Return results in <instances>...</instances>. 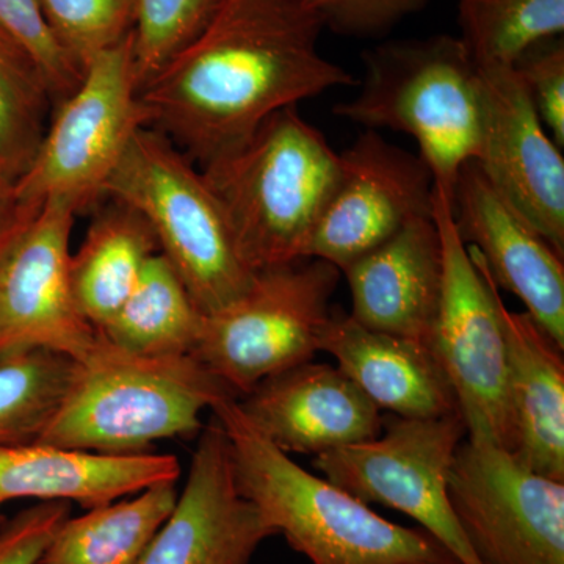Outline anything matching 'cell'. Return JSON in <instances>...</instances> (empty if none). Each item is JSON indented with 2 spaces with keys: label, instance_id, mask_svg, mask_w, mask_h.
Returning <instances> with one entry per match:
<instances>
[{
  "label": "cell",
  "instance_id": "30",
  "mask_svg": "<svg viewBox=\"0 0 564 564\" xmlns=\"http://www.w3.org/2000/svg\"><path fill=\"white\" fill-rule=\"evenodd\" d=\"M0 29L31 52L50 84L54 109L61 106L76 90L84 69L52 35L39 0H0Z\"/></svg>",
  "mask_w": 564,
  "mask_h": 564
},
{
  "label": "cell",
  "instance_id": "25",
  "mask_svg": "<svg viewBox=\"0 0 564 564\" xmlns=\"http://www.w3.org/2000/svg\"><path fill=\"white\" fill-rule=\"evenodd\" d=\"M458 24L477 68L513 66L534 44L563 36L564 0H458Z\"/></svg>",
  "mask_w": 564,
  "mask_h": 564
},
{
  "label": "cell",
  "instance_id": "17",
  "mask_svg": "<svg viewBox=\"0 0 564 564\" xmlns=\"http://www.w3.org/2000/svg\"><path fill=\"white\" fill-rule=\"evenodd\" d=\"M240 410L288 455H322L375 440L383 411L329 364H300L265 378L237 399Z\"/></svg>",
  "mask_w": 564,
  "mask_h": 564
},
{
  "label": "cell",
  "instance_id": "16",
  "mask_svg": "<svg viewBox=\"0 0 564 564\" xmlns=\"http://www.w3.org/2000/svg\"><path fill=\"white\" fill-rule=\"evenodd\" d=\"M459 239L478 252L497 288L564 350V263L543 234L486 180L475 161L459 170L451 199Z\"/></svg>",
  "mask_w": 564,
  "mask_h": 564
},
{
  "label": "cell",
  "instance_id": "31",
  "mask_svg": "<svg viewBox=\"0 0 564 564\" xmlns=\"http://www.w3.org/2000/svg\"><path fill=\"white\" fill-rule=\"evenodd\" d=\"M513 68L521 77L538 117L552 139L564 148L563 36L541 41L519 57Z\"/></svg>",
  "mask_w": 564,
  "mask_h": 564
},
{
  "label": "cell",
  "instance_id": "8",
  "mask_svg": "<svg viewBox=\"0 0 564 564\" xmlns=\"http://www.w3.org/2000/svg\"><path fill=\"white\" fill-rule=\"evenodd\" d=\"M148 126L133 63V32L84 69L76 90L52 110L39 151L14 184L24 202L57 199L77 215L106 199L111 174Z\"/></svg>",
  "mask_w": 564,
  "mask_h": 564
},
{
  "label": "cell",
  "instance_id": "34",
  "mask_svg": "<svg viewBox=\"0 0 564 564\" xmlns=\"http://www.w3.org/2000/svg\"><path fill=\"white\" fill-rule=\"evenodd\" d=\"M40 209L41 206L21 199L14 187L0 192V261L32 225Z\"/></svg>",
  "mask_w": 564,
  "mask_h": 564
},
{
  "label": "cell",
  "instance_id": "13",
  "mask_svg": "<svg viewBox=\"0 0 564 564\" xmlns=\"http://www.w3.org/2000/svg\"><path fill=\"white\" fill-rule=\"evenodd\" d=\"M77 212L44 203L32 225L0 261V355L62 352L77 361L98 329L84 317L70 284V234Z\"/></svg>",
  "mask_w": 564,
  "mask_h": 564
},
{
  "label": "cell",
  "instance_id": "7",
  "mask_svg": "<svg viewBox=\"0 0 564 564\" xmlns=\"http://www.w3.org/2000/svg\"><path fill=\"white\" fill-rule=\"evenodd\" d=\"M340 274L313 258L256 272L242 295L204 315L193 358L237 399L272 375L313 361Z\"/></svg>",
  "mask_w": 564,
  "mask_h": 564
},
{
  "label": "cell",
  "instance_id": "21",
  "mask_svg": "<svg viewBox=\"0 0 564 564\" xmlns=\"http://www.w3.org/2000/svg\"><path fill=\"white\" fill-rule=\"evenodd\" d=\"M507 348L513 455L534 473L564 481L563 348L527 313L499 302Z\"/></svg>",
  "mask_w": 564,
  "mask_h": 564
},
{
  "label": "cell",
  "instance_id": "10",
  "mask_svg": "<svg viewBox=\"0 0 564 564\" xmlns=\"http://www.w3.org/2000/svg\"><path fill=\"white\" fill-rule=\"evenodd\" d=\"M462 414L403 419L384 414L375 440L314 456V469L361 502L410 516L458 564H481L448 499V473L466 440Z\"/></svg>",
  "mask_w": 564,
  "mask_h": 564
},
{
  "label": "cell",
  "instance_id": "36",
  "mask_svg": "<svg viewBox=\"0 0 564 564\" xmlns=\"http://www.w3.org/2000/svg\"><path fill=\"white\" fill-rule=\"evenodd\" d=\"M0 518H2V516H0Z\"/></svg>",
  "mask_w": 564,
  "mask_h": 564
},
{
  "label": "cell",
  "instance_id": "3",
  "mask_svg": "<svg viewBox=\"0 0 564 564\" xmlns=\"http://www.w3.org/2000/svg\"><path fill=\"white\" fill-rule=\"evenodd\" d=\"M210 413L228 434L239 491L311 563L458 564L425 530L393 524L339 486L304 470L245 417L237 399L218 403Z\"/></svg>",
  "mask_w": 564,
  "mask_h": 564
},
{
  "label": "cell",
  "instance_id": "33",
  "mask_svg": "<svg viewBox=\"0 0 564 564\" xmlns=\"http://www.w3.org/2000/svg\"><path fill=\"white\" fill-rule=\"evenodd\" d=\"M70 516L68 502H36L0 518V564H40L52 538Z\"/></svg>",
  "mask_w": 564,
  "mask_h": 564
},
{
  "label": "cell",
  "instance_id": "29",
  "mask_svg": "<svg viewBox=\"0 0 564 564\" xmlns=\"http://www.w3.org/2000/svg\"><path fill=\"white\" fill-rule=\"evenodd\" d=\"M220 0H137L133 63L140 91L206 28Z\"/></svg>",
  "mask_w": 564,
  "mask_h": 564
},
{
  "label": "cell",
  "instance_id": "28",
  "mask_svg": "<svg viewBox=\"0 0 564 564\" xmlns=\"http://www.w3.org/2000/svg\"><path fill=\"white\" fill-rule=\"evenodd\" d=\"M63 51L82 69L133 32L137 0H39Z\"/></svg>",
  "mask_w": 564,
  "mask_h": 564
},
{
  "label": "cell",
  "instance_id": "20",
  "mask_svg": "<svg viewBox=\"0 0 564 564\" xmlns=\"http://www.w3.org/2000/svg\"><path fill=\"white\" fill-rule=\"evenodd\" d=\"M321 351L332 355L380 411L403 419H434L458 411L454 389L430 344L375 332L350 314L333 311Z\"/></svg>",
  "mask_w": 564,
  "mask_h": 564
},
{
  "label": "cell",
  "instance_id": "6",
  "mask_svg": "<svg viewBox=\"0 0 564 564\" xmlns=\"http://www.w3.org/2000/svg\"><path fill=\"white\" fill-rule=\"evenodd\" d=\"M139 212L159 252L204 315L242 295L254 272L245 262L228 215L188 155L155 129H139L106 187V199Z\"/></svg>",
  "mask_w": 564,
  "mask_h": 564
},
{
  "label": "cell",
  "instance_id": "9",
  "mask_svg": "<svg viewBox=\"0 0 564 564\" xmlns=\"http://www.w3.org/2000/svg\"><path fill=\"white\" fill-rule=\"evenodd\" d=\"M433 217L443 240L444 276L430 347L454 389L467 440L514 452L500 293L478 252L459 239L451 202L434 185Z\"/></svg>",
  "mask_w": 564,
  "mask_h": 564
},
{
  "label": "cell",
  "instance_id": "15",
  "mask_svg": "<svg viewBox=\"0 0 564 564\" xmlns=\"http://www.w3.org/2000/svg\"><path fill=\"white\" fill-rule=\"evenodd\" d=\"M272 536L273 527L239 491L228 434L212 415L174 510L139 564H251Z\"/></svg>",
  "mask_w": 564,
  "mask_h": 564
},
{
  "label": "cell",
  "instance_id": "5",
  "mask_svg": "<svg viewBox=\"0 0 564 564\" xmlns=\"http://www.w3.org/2000/svg\"><path fill=\"white\" fill-rule=\"evenodd\" d=\"M366 77L334 113L369 131L406 133L434 185L454 193L459 170L474 161L481 131L480 73L458 36L397 40L364 52Z\"/></svg>",
  "mask_w": 564,
  "mask_h": 564
},
{
  "label": "cell",
  "instance_id": "22",
  "mask_svg": "<svg viewBox=\"0 0 564 564\" xmlns=\"http://www.w3.org/2000/svg\"><path fill=\"white\" fill-rule=\"evenodd\" d=\"M93 218L79 250L70 252L74 296L84 317L101 329L128 300L159 245L148 221L107 198Z\"/></svg>",
  "mask_w": 564,
  "mask_h": 564
},
{
  "label": "cell",
  "instance_id": "1",
  "mask_svg": "<svg viewBox=\"0 0 564 564\" xmlns=\"http://www.w3.org/2000/svg\"><path fill=\"white\" fill-rule=\"evenodd\" d=\"M325 25L304 0H220L206 28L140 91L148 128L199 169L272 115L355 77L323 57Z\"/></svg>",
  "mask_w": 564,
  "mask_h": 564
},
{
  "label": "cell",
  "instance_id": "23",
  "mask_svg": "<svg viewBox=\"0 0 564 564\" xmlns=\"http://www.w3.org/2000/svg\"><path fill=\"white\" fill-rule=\"evenodd\" d=\"M177 481H161L87 513L69 516L40 564H139L177 502Z\"/></svg>",
  "mask_w": 564,
  "mask_h": 564
},
{
  "label": "cell",
  "instance_id": "24",
  "mask_svg": "<svg viewBox=\"0 0 564 564\" xmlns=\"http://www.w3.org/2000/svg\"><path fill=\"white\" fill-rule=\"evenodd\" d=\"M204 314L161 252L99 333L122 350L143 356H187L198 343Z\"/></svg>",
  "mask_w": 564,
  "mask_h": 564
},
{
  "label": "cell",
  "instance_id": "14",
  "mask_svg": "<svg viewBox=\"0 0 564 564\" xmlns=\"http://www.w3.org/2000/svg\"><path fill=\"white\" fill-rule=\"evenodd\" d=\"M481 131L475 163L564 256V159L513 66L478 68Z\"/></svg>",
  "mask_w": 564,
  "mask_h": 564
},
{
  "label": "cell",
  "instance_id": "27",
  "mask_svg": "<svg viewBox=\"0 0 564 564\" xmlns=\"http://www.w3.org/2000/svg\"><path fill=\"white\" fill-rule=\"evenodd\" d=\"M74 362L50 350L0 355V445L39 440L65 395Z\"/></svg>",
  "mask_w": 564,
  "mask_h": 564
},
{
  "label": "cell",
  "instance_id": "4",
  "mask_svg": "<svg viewBox=\"0 0 564 564\" xmlns=\"http://www.w3.org/2000/svg\"><path fill=\"white\" fill-rule=\"evenodd\" d=\"M339 163L325 135L288 107L202 169L251 272L304 259Z\"/></svg>",
  "mask_w": 564,
  "mask_h": 564
},
{
  "label": "cell",
  "instance_id": "19",
  "mask_svg": "<svg viewBox=\"0 0 564 564\" xmlns=\"http://www.w3.org/2000/svg\"><path fill=\"white\" fill-rule=\"evenodd\" d=\"M180 477L176 456L152 451L106 455L39 441L0 445V510L21 499L79 503L90 510Z\"/></svg>",
  "mask_w": 564,
  "mask_h": 564
},
{
  "label": "cell",
  "instance_id": "32",
  "mask_svg": "<svg viewBox=\"0 0 564 564\" xmlns=\"http://www.w3.org/2000/svg\"><path fill=\"white\" fill-rule=\"evenodd\" d=\"M325 29L352 39H375L406 18L421 13L430 0H304Z\"/></svg>",
  "mask_w": 564,
  "mask_h": 564
},
{
  "label": "cell",
  "instance_id": "18",
  "mask_svg": "<svg viewBox=\"0 0 564 564\" xmlns=\"http://www.w3.org/2000/svg\"><path fill=\"white\" fill-rule=\"evenodd\" d=\"M340 273L350 288L352 321L430 343L444 276L443 240L433 212L408 221Z\"/></svg>",
  "mask_w": 564,
  "mask_h": 564
},
{
  "label": "cell",
  "instance_id": "11",
  "mask_svg": "<svg viewBox=\"0 0 564 564\" xmlns=\"http://www.w3.org/2000/svg\"><path fill=\"white\" fill-rule=\"evenodd\" d=\"M448 499L481 564H564L563 480L466 437L448 473Z\"/></svg>",
  "mask_w": 564,
  "mask_h": 564
},
{
  "label": "cell",
  "instance_id": "35",
  "mask_svg": "<svg viewBox=\"0 0 564 564\" xmlns=\"http://www.w3.org/2000/svg\"><path fill=\"white\" fill-rule=\"evenodd\" d=\"M17 181V174L11 172L9 166L3 165V163L0 162V192L9 191V188L14 187Z\"/></svg>",
  "mask_w": 564,
  "mask_h": 564
},
{
  "label": "cell",
  "instance_id": "26",
  "mask_svg": "<svg viewBox=\"0 0 564 564\" xmlns=\"http://www.w3.org/2000/svg\"><path fill=\"white\" fill-rule=\"evenodd\" d=\"M52 110L43 69L20 41L0 29V162L18 180L39 151Z\"/></svg>",
  "mask_w": 564,
  "mask_h": 564
},
{
  "label": "cell",
  "instance_id": "12",
  "mask_svg": "<svg viewBox=\"0 0 564 564\" xmlns=\"http://www.w3.org/2000/svg\"><path fill=\"white\" fill-rule=\"evenodd\" d=\"M339 161V176L304 259H322L343 272L408 221L432 215L434 180L419 155L377 131L364 132Z\"/></svg>",
  "mask_w": 564,
  "mask_h": 564
},
{
  "label": "cell",
  "instance_id": "2",
  "mask_svg": "<svg viewBox=\"0 0 564 564\" xmlns=\"http://www.w3.org/2000/svg\"><path fill=\"white\" fill-rule=\"evenodd\" d=\"M228 399L236 393L192 355H137L98 332L36 441L95 454H147L161 441L198 436L204 411Z\"/></svg>",
  "mask_w": 564,
  "mask_h": 564
}]
</instances>
